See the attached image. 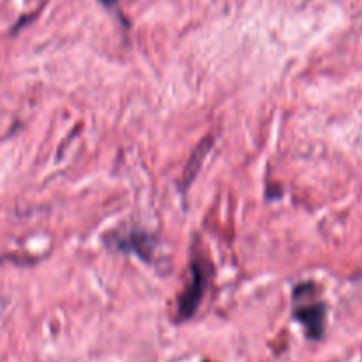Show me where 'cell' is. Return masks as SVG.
<instances>
[{
    "instance_id": "cell-2",
    "label": "cell",
    "mask_w": 362,
    "mask_h": 362,
    "mask_svg": "<svg viewBox=\"0 0 362 362\" xmlns=\"http://www.w3.org/2000/svg\"><path fill=\"white\" fill-rule=\"evenodd\" d=\"M324 306L322 304H306L296 311V317L308 329L311 338H320L324 331Z\"/></svg>"
},
{
    "instance_id": "cell-1",
    "label": "cell",
    "mask_w": 362,
    "mask_h": 362,
    "mask_svg": "<svg viewBox=\"0 0 362 362\" xmlns=\"http://www.w3.org/2000/svg\"><path fill=\"white\" fill-rule=\"evenodd\" d=\"M193 281H191V286L186 290V293L182 296L179 304L180 317L189 318L191 315L194 313V310L200 304L202 297H204L205 285H207V272L202 271V264H193Z\"/></svg>"
}]
</instances>
